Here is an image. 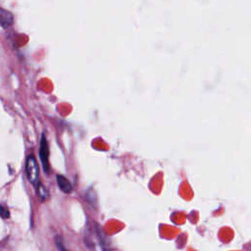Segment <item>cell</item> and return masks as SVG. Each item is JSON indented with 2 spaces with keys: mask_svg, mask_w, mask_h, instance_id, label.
<instances>
[{
  "mask_svg": "<svg viewBox=\"0 0 251 251\" xmlns=\"http://www.w3.org/2000/svg\"><path fill=\"white\" fill-rule=\"evenodd\" d=\"M25 173L28 180L36 185L39 180H38V165L35 160V157L33 155H29L26 159L25 162Z\"/></svg>",
  "mask_w": 251,
  "mask_h": 251,
  "instance_id": "obj_1",
  "label": "cell"
},
{
  "mask_svg": "<svg viewBox=\"0 0 251 251\" xmlns=\"http://www.w3.org/2000/svg\"><path fill=\"white\" fill-rule=\"evenodd\" d=\"M39 157L43 166V169L46 173L49 172L50 166H49V146L46 139V136L44 133H42L39 143Z\"/></svg>",
  "mask_w": 251,
  "mask_h": 251,
  "instance_id": "obj_2",
  "label": "cell"
},
{
  "mask_svg": "<svg viewBox=\"0 0 251 251\" xmlns=\"http://www.w3.org/2000/svg\"><path fill=\"white\" fill-rule=\"evenodd\" d=\"M14 17L12 13L0 7V26L3 28H8L13 25Z\"/></svg>",
  "mask_w": 251,
  "mask_h": 251,
  "instance_id": "obj_3",
  "label": "cell"
},
{
  "mask_svg": "<svg viewBox=\"0 0 251 251\" xmlns=\"http://www.w3.org/2000/svg\"><path fill=\"white\" fill-rule=\"evenodd\" d=\"M57 182L60 189L65 193H70L72 191V184L64 176H57Z\"/></svg>",
  "mask_w": 251,
  "mask_h": 251,
  "instance_id": "obj_4",
  "label": "cell"
},
{
  "mask_svg": "<svg viewBox=\"0 0 251 251\" xmlns=\"http://www.w3.org/2000/svg\"><path fill=\"white\" fill-rule=\"evenodd\" d=\"M36 191H37V195L41 200H46L48 197V192L46 190V188L40 183L38 182L36 185Z\"/></svg>",
  "mask_w": 251,
  "mask_h": 251,
  "instance_id": "obj_5",
  "label": "cell"
},
{
  "mask_svg": "<svg viewBox=\"0 0 251 251\" xmlns=\"http://www.w3.org/2000/svg\"><path fill=\"white\" fill-rule=\"evenodd\" d=\"M9 216H10L9 210L5 206L0 205V218L7 219V218H9Z\"/></svg>",
  "mask_w": 251,
  "mask_h": 251,
  "instance_id": "obj_6",
  "label": "cell"
},
{
  "mask_svg": "<svg viewBox=\"0 0 251 251\" xmlns=\"http://www.w3.org/2000/svg\"><path fill=\"white\" fill-rule=\"evenodd\" d=\"M55 241H56V244H57V247L60 251H67V249L65 248L63 242H62V238L60 236H56L55 238Z\"/></svg>",
  "mask_w": 251,
  "mask_h": 251,
  "instance_id": "obj_7",
  "label": "cell"
}]
</instances>
